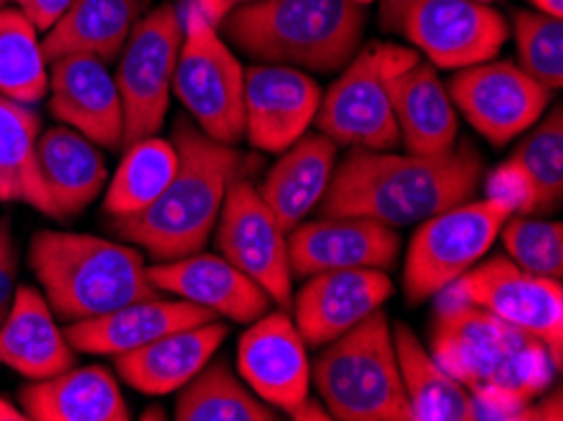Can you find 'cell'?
I'll list each match as a JSON object with an SVG mask.
<instances>
[{
    "mask_svg": "<svg viewBox=\"0 0 563 421\" xmlns=\"http://www.w3.org/2000/svg\"><path fill=\"white\" fill-rule=\"evenodd\" d=\"M430 354L481 407V419H520L561 374L549 348L448 286L438 293Z\"/></svg>",
    "mask_w": 563,
    "mask_h": 421,
    "instance_id": "cell-1",
    "label": "cell"
},
{
    "mask_svg": "<svg viewBox=\"0 0 563 421\" xmlns=\"http://www.w3.org/2000/svg\"><path fill=\"white\" fill-rule=\"evenodd\" d=\"M483 175L481 154L467 144L442 154L354 149L334 167L319 214L407 228L471 200Z\"/></svg>",
    "mask_w": 563,
    "mask_h": 421,
    "instance_id": "cell-2",
    "label": "cell"
},
{
    "mask_svg": "<svg viewBox=\"0 0 563 421\" xmlns=\"http://www.w3.org/2000/svg\"><path fill=\"white\" fill-rule=\"evenodd\" d=\"M177 171L147 210L109 218V230L155 263L205 251L218 225L228 187L249 175L251 157L235 144L210 140L190 117H177L173 140Z\"/></svg>",
    "mask_w": 563,
    "mask_h": 421,
    "instance_id": "cell-3",
    "label": "cell"
},
{
    "mask_svg": "<svg viewBox=\"0 0 563 421\" xmlns=\"http://www.w3.org/2000/svg\"><path fill=\"white\" fill-rule=\"evenodd\" d=\"M364 25L356 0H258L230 11L218 31L255 64L336 74L362 48Z\"/></svg>",
    "mask_w": 563,
    "mask_h": 421,
    "instance_id": "cell-4",
    "label": "cell"
},
{
    "mask_svg": "<svg viewBox=\"0 0 563 421\" xmlns=\"http://www.w3.org/2000/svg\"><path fill=\"white\" fill-rule=\"evenodd\" d=\"M29 265L51 311L66 323L162 296L150 280L140 247L99 235L38 230L29 245Z\"/></svg>",
    "mask_w": 563,
    "mask_h": 421,
    "instance_id": "cell-5",
    "label": "cell"
},
{
    "mask_svg": "<svg viewBox=\"0 0 563 421\" xmlns=\"http://www.w3.org/2000/svg\"><path fill=\"white\" fill-rule=\"evenodd\" d=\"M311 381L331 419L412 421L391 325L382 308L327 343L311 368Z\"/></svg>",
    "mask_w": 563,
    "mask_h": 421,
    "instance_id": "cell-6",
    "label": "cell"
},
{
    "mask_svg": "<svg viewBox=\"0 0 563 421\" xmlns=\"http://www.w3.org/2000/svg\"><path fill=\"white\" fill-rule=\"evenodd\" d=\"M173 93L210 140L223 144L245 140V66L190 0L183 5V43Z\"/></svg>",
    "mask_w": 563,
    "mask_h": 421,
    "instance_id": "cell-7",
    "label": "cell"
},
{
    "mask_svg": "<svg viewBox=\"0 0 563 421\" xmlns=\"http://www.w3.org/2000/svg\"><path fill=\"white\" fill-rule=\"evenodd\" d=\"M417 58L412 48L382 41L356 51L341 68V79L321 97L313 117L319 132L339 147L395 152L402 142L391 111L389 79Z\"/></svg>",
    "mask_w": 563,
    "mask_h": 421,
    "instance_id": "cell-8",
    "label": "cell"
},
{
    "mask_svg": "<svg viewBox=\"0 0 563 421\" xmlns=\"http://www.w3.org/2000/svg\"><path fill=\"white\" fill-rule=\"evenodd\" d=\"M510 214L514 208L506 200L485 197L477 202H460L422 220L405 257V296L409 303L417 306L434 298L481 263Z\"/></svg>",
    "mask_w": 563,
    "mask_h": 421,
    "instance_id": "cell-9",
    "label": "cell"
},
{
    "mask_svg": "<svg viewBox=\"0 0 563 421\" xmlns=\"http://www.w3.org/2000/svg\"><path fill=\"white\" fill-rule=\"evenodd\" d=\"M379 13L384 29L450 71L493 62L508 41L503 13L475 0H382Z\"/></svg>",
    "mask_w": 563,
    "mask_h": 421,
    "instance_id": "cell-10",
    "label": "cell"
},
{
    "mask_svg": "<svg viewBox=\"0 0 563 421\" xmlns=\"http://www.w3.org/2000/svg\"><path fill=\"white\" fill-rule=\"evenodd\" d=\"M183 43V11L165 3L134 23L114 74L124 109V147L159 134L173 97Z\"/></svg>",
    "mask_w": 563,
    "mask_h": 421,
    "instance_id": "cell-11",
    "label": "cell"
},
{
    "mask_svg": "<svg viewBox=\"0 0 563 421\" xmlns=\"http://www.w3.org/2000/svg\"><path fill=\"white\" fill-rule=\"evenodd\" d=\"M216 235L218 253L266 290L284 311L294 306V273L288 263L286 232L249 177L228 187Z\"/></svg>",
    "mask_w": 563,
    "mask_h": 421,
    "instance_id": "cell-12",
    "label": "cell"
},
{
    "mask_svg": "<svg viewBox=\"0 0 563 421\" xmlns=\"http://www.w3.org/2000/svg\"><path fill=\"white\" fill-rule=\"evenodd\" d=\"M471 303L485 308L516 329L539 339L561 372L563 356V288L561 280L520 270L508 255L473 265L452 282Z\"/></svg>",
    "mask_w": 563,
    "mask_h": 421,
    "instance_id": "cell-13",
    "label": "cell"
},
{
    "mask_svg": "<svg viewBox=\"0 0 563 421\" xmlns=\"http://www.w3.org/2000/svg\"><path fill=\"white\" fill-rule=\"evenodd\" d=\"M457 114L496 147L526 134L551 104L553 91L514 62H483L457 68L450 79Z\"/></svg>",
    "mask_w": 563,
    "mask_h": 421,
    "instance_id": "cell-14",
    "label": "cell"
},
{
    "mask_svg": "<svg viewBox=\"0 0 563 421\" xmlns=\"http://www.w3.org/2000/svg\"><path fill=\"white\" fill-rule=\"evenodd\" d=\"M238 376L255 397L288 417L309 401L311 364L306 341L284 308L255 318L238 341Z\"/></svg>",
    "mask_w": 563,
    "mask_h": 421,
    "instance_id": "cell-15",
    "label": "cell"
},
{
    "mask_svg": "<svg viewBox=\"0 0 563 421\" xmlns=\"http://www.w3.org/2000/svg\"><path fill=\"white\" fill-rule=\"evenodd\" d=\"M321 89L294 66L253 64L245 68V136L258 152L280 154L309 132Z\"/></svg>",
    "mask_w": 563,
    "mask_h": 421,
    "instance_id": "cell-16",
    "label": "cell"
},
{
    "mask_svg": "<svg viewBox=\"0 0 563 421\" xmlns=\"http://www.w3.org/2000/svg\"><path fill=\"white\" fill-rule=\"evenodd\" d=\"M48 111L58 122L81 132L97 147L124 149V109L114 74L89 54L48 62Z\"/></svg>",
    "mask_w": 563,
    "mask_h": 421,
    "instance_id": "cell-17",
    "label": "cell"
},
{
    "mask_svg": "<svg viewBox=\"0 0 563 421\" xmlns=\"http://www.w3.org/2000/svg\"><path fill=\"white\" fill-rule=\"evenodd\" d=\"M288 263L294 278L316 273L379 268L397 263L402 240L397 228L369 218H321L301 222L288 232Z\"/></svg>",
    "mask_w": 563,
    "mask_h": 421,
    "instance_id": "cell-18",
    "label": "cell"
},
{
    "mask_svg": "<svg viewBox=\"0 0 563 421\" xmlns=\"http://www.w3.org/2000/svg\"><path fill=\"white\" fill-rule=\"evenodd\" d=\"M395 293V282L379 268L316 273L294 298V323L306 346L321 348L354 329Z\"/></svg>",
    "mask_w": 563,
    "mask_h": 421,
    "instance_id": "cell-19",
    "label": "cell"
},
{
    "mask_svg": "<svg viewBox=\"0 0 563 421\" xmlns=\"http://www.w3.org/2000/svg\"><path fill=\"white\" fill-rule=\"evenodd\" d=\"M147 275L162 293L190 300L216 318H230L235 323H253L273 308L266 290L223 255L200 251L147 265Z\"/></svg>",
    "mask_w": 563,
    "mask_h": 421,
    "instance_id": "cell-20",
    "label": "cell"
},
{
    "mask_svg": "<svg viewBox=\"0 0 563 421\" xmlns=\"http://www.w3.org/2000/svg\"><path fill=\"white\" fill-rule=\"evenodd\" d=\"M493 171L488 197L506 200L520 214H551L563 202V109L543 114Z\"/></svg>",
    "mask_w": 563,
    "mask_h": 421,
    "instance_id": "cell-21",
    "label": "cell"
},
{
    "mask_svg": "<svg viewBox=\"0 0 563 421\" xmlns=\"http://www.w3.org/2000/svg\"><path fill=\"white\" fill-rule=\"evenodd\" d=\"M216 321L205 308L183 298H147L117 308L112 313L68 323L64 331L74 351L93 356H119L187 325Z\"/></svg>",
    "mask_w": 563,
    "mask_h": 421,
    "instance_id": "cell-22",
    "label": "cell"
},
{
    "mask_svg": "<svg viewBox=\"0 0 563 421\" xmlns=\"http://www.w3.org/2000/svg\"><path fill=\"white\" fill-rule=\"evenodd\" d=\"M228 339V325L205 321L165 333L144 346L114 356L117 374L147 397L180 391Z\"/></svg>",
    "mask_w": 563,
    "mask_h": 421,
    "instance_id": "cell-23",
    "label": "cell"
},
{
    "mask_svg": "<svg viewBox=\"0 0 563 421\" xmlns=\"http://www.w3.org/2000/svg\"><path fill=\"white\" fill-rule=\"evenodd\" d=\"M0 364L25 379H48L76 364V351L58 329L44 293L33 286L15 288L11 311L0 323Z\"/></svg>",
    "mask_w": 563,
    "mask_h": 421,
    "instance_id": "cell-24",
    "label": "cell"
},
{
    "mask_svg": "<svg viewBox=\"0 0 563 421\" xmlns=\"http://www.w3.org/2000/svg\"><path fill=\"white\" fill-rule=\"evenodd\" d=\"M399 142L409 154H442L457 144V109L434 66L417 58L389 79Z\"/></svg>",
    "mask_w": 563,
    "mask_h": 421,
    "instance_id": "cell-25",
    "label": "cell"
},
{
    "mask_svg": "<svg viewBox=\"0 0 563 421\" xmlns=\"http://www.w3.org/2000/svg\"><path fill=\"white\" fill-rule=\"evenodd\" d=\"M19 401L33 421H126L130 407L119 381L104 366L66 368L21 386Z\"/></svg>",
    "mask_w": 563,
    "mask_h": 421,
    "instance_id": "cell-26",
    "label": "cell"
},
{
    "mask_svg": "<svg viewBox=\"0 0 563 421\" xmlns=\"http://www.w3.org/2000/svg\"><path fill=\"white\" fill-rule=\"evenodd\" d=\"M336 152L339 144L327 134H303L255 185L286 235L321 202L334 175Z\"/></svg>",
    "mask_w": 563,
    "mask_h": 421,
    "instance_id": "cell-27",
    "label": "cell"
},
{
    "mask_svg": "<svg viewBox=\"0 0 563 421\" xmlns=\"http://www.w3.org/2000/svg\"><path fill=\"white\" fill-rule=\"evenodd\" d=\"M36 167L58 220L87 210L109 179L107 162L97 144L66 124L38 134Z\"/></svg>",
    "mask_w": 563,
    "mask_h": 421,
    "instance_id": "cell-28",
    "label": "cell"
},
{
    "mask_svg": "<svg viewBox=\"0 0 563 421\" xmlns=\"http://www.w3.org/2000/svg\"><path fill=\"white\" fill-rule=\"evenodd\" d=\"M144 0H71L66 13L46 31L48 62L71 54H89L107 66L122 54L134 23L142 19Z\"/></svg>",
    "mask_w": 563,
    "mask_h": 421,
    "instance_id": "cell-29",
    "label": "cell"
},
{
    "mask_svg": "<svg viewBox=\"0 0 563 421\" xmlns=\"http://www.w3.org/2000/svg\"><path fill=\"white\" fill-rule=\"evenodd\" d=\"M399 376H402L405 397L412 411V421H477L481 407L463 384L452 379L442 368L417 333L407 323L391 329Z\"/></svg>",
    "mask_w": 563,
    "mask_h": 421,
    "instance_id": "cell-30",
    "label": "cell"
},
{
    "mask_svg": "<svg viewBox=\"0 0 563 421\" xmlns=\"http://www.w3.org/2000/svg\"><path fill=\"white\" fill-rule=\"evenodd\" d=\"M41 119L33 109L0 93V202H23L58 220L36 167Z\"/></svg>",
    "mask_w": 563,
    "mask_h": 421,
    "instance_id": "cell-31",
    "label": "cell"
},
{
    "mask_svg": "<svg viewBox=\"0 0 563 421\" xmlns=\"http://www.w3.org/2000/svg\"><path fill=\"white\" fill-rule=\"evenodd\" d=\"M177 421H276L278 411L261 401L225 358L212 356L175 401Z\"/></svg>",
    "mask_w": 563,
    "mask_h": 421,
    "instance_id": "cell-32",
    "label": "cell"
},
{
    "mask_svg": "<svg viewBox=\"0 0 563 421\" xmlns=\"http://www.w3.org/2000/svg\"><path fill=\"white\" fill-rule=\"evenodd\" d=\"M175 171L177 149L173 142L157 134L136 140L124 147V157L104 197V212L109 218H126V214L147 210L165 192Z\"/></svg>",
    "mask_w": 563,
    "mask_h": 421,
    "instance_id": "cell-33",
    "label": "cell"
},
{
    "mask_svg": "<svg viewBox=\"0 0 563 421\" xmlns=\"http://www.w3.org/2000/svg\"><path fill=\"white\" fill-rule=\"evenodd\" d=\"M0 93L33 107L48 93V58L38 29L19 8H0Z\"/></svg>",
    "mask_w": 563,
    "mask_h": 421,
    "instance_id": "cell-34",
    "label": "cell"
},
{
    "mask_svg": "<svg viewBox=\"0 0 563 421\" xmlns=\"http://www.w3.org/2000/svg\"><path fill=\"white\" fill-rule=\"evenodd\" d=\"M503 247L520 270L561 280L563 275V225L536 214L514 212L500 228Z\"/></svg>",
    "mask_w": 563,
    "mask_h": 421,
    "instance_id": "cell-35",
    "label": "cell"
},
{
    "mask_svg": "<svg viewBox=\"0 0 563 421\" xmlns=\"http://www.w3.org/2000/svg\"><path fill=\"white\" fill-rule=\"evenodd\" d=\"M518 66L551 91L563 84V21L545 13L514 11Z\"/></svg>",
    "mask_w": 563,
    "mask_h": 421,
    "instance_id": "cell-36",
    "label": "cell"
},
{
    "mask_svg": "<svg viewBox=\"0 0 563 421\" xmlns=\"http://www.w3.org/2000/svg\"><path fill=\"white\" fill-rule=\"evenodd\" d=\"M15 275H19V251L13 243L11 220L0 218V323L5 321L15 296Z\"/></svg>",
    "mask_w": 563,
    "mask_h": 421,
    "instance_id": "cell-37",
    "label": "cell"
},
{
    "mask_svg": "<svg viewBox=\"0 0 563 421\" xmlns=\"http://www.w3.org/2000/svg\"><path fill=\"white\" fill-rule=\"evenodd\" d=\"M15 8L29 19L33 25H36L38 33L48 31L62 15L66 13V8L71 5V0H13Z\"/></svg>",
    "mask_w": 563,
    "mask_h": 421,
    "instance_id": "cell-38",
    "label": "cell"
},
{
    "mask_svg": "<svg viewBox=\"0 0 563 421\" xmlns=\"http://www.w3.org/2000/svg\"><path fill=\"white\" fill-rule=\"evenodd\" d=\"M190 3L205 15V21H210L218 29L220 21H223L230 11H235V8L241 5L258 3V0H190Z\"/></svg>",
    "mask_w": 563,
    "mask_h": 421,
    "instance_id": "cell-39",
    "label": "cell"
},
{
    "mask_svg": "<svg viewBox=\"0 0 563 421\" xmlns=\"http://www.w3.org/2000/svg\"><path fill=\"white\" fill-rule=\"evenodd\" d=\"M536 11L553 15V19H563V0H528Z\"/></svg>",
    "mask_w": 563,
    "mask_h": 421,
    "instance_id": "cell-40",
    "label": "cell"
},
{
    "mask_svg": "<svg viewBox=\"0 0 563 421\" xmlns=\"http://www.w3.org/2000/svg\"><path fill=\"white\" fill-rule=\"evenodd\" d=\"M0 421H25L23 409L0 397Z\"/></svg>",
    "mask_w": 563,
    "mask_h": 421,
    "instance_id": "cell-41",
    "label": "cell"
},
{
    "mask_svg": "<svg viewBox=\"0 0 563 421\" xmlns=\"http://www.w3.org/2000/svg\"><path fill=\"white\" fill-rule=\"evenodd\" d=\"M475 3H488L490 5V3H496V0H475Z\"/></svg>",
    "mask_w": 563,
    "mask_h": 421,
    "instance_id": "cell-42",
    "label": "cell"
},
{
    "mask_svg": "<svg viewBox=\"0 0 563 421\" xmlns=\"http://www.w3.org/2000/svg\"><path fill=\"white\" fill-rule=\"evenodd\" d=\"M356 3H362V5H366V3H372V0H356Z\"/></svg>",
    "mask_w": 563,
    "mask_h": 421,
    "instance_id": "cell-43",
    "label": "cell"
},
{
    "mask_svg": "<svg viewBox=\"0 0 563 421\" xmlns=\"http://www.w3.org/2000/svg\"><path fill=\"white\" fill-rule=\"evenodd\" d=\"M8 5V0H0V8H5Z\"/></svg>",
    "mask_w": 563,
    "mask_h": 421,
    "instance_id": "cell-44",
    "label": "cell"
}]
</instances>
